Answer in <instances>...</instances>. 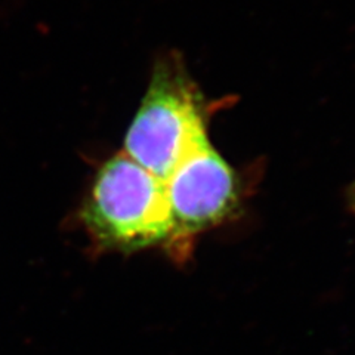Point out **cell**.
<instances>
[{
  "mask_svg": "<svg viewBox=\"0 0 355 355\" xmlns=\"http://www.w3.org/2000/svg\"><path fill=\"white\" fill-rule=\"evenodd\" d=\"M163 182L172 220V236L166 249L175 261L184 262L198 234L234 214L240 182L210 141L185 155Z\"/></svg>",
  "mask_w": 355,
  "mask_h": 355,
  "instance_id": "cell-3",
  "label": "cell"
},
{
  "mask_svg": "<svg viewBox=\"0 0 355 355\" xmlns=\"http://www.w3.org/2000/svg\"><path fill=\"white\" fill-rule=\"evenodd\" d=\"M209 105L178 52L154 62L123 151L162 181L207 137Z\"/></svg>",
  "mask_w": 355,
  "mask_h": 355,
  "instance_id": "cell-1",
  "label": "cell"
},
{
  "mask_svg": "<svg viewBox=\"0 0 355 355\" xmlns=\"http://www.w3.org/2000/svg\"><path fill=\"white\" fill-rule=\"evenodd\" d=\"M348 205H349V209L352 210V214L355 215V181L352 182V185L348 190Z\"/></svg>",
  "mask_w": 355,
  "mask_h": 355,
  "instance_id": "cell-4",
  "label": "cell"
},
{
  "mask_svg": "<svg viewBox=\"0 0 355 355\" xmlns=\"http://www.w3.org/2000/svg\"><path fill=\"white\" fill-rule=\"evenodd\" d=\"M83 218L107 249L166 248L172 236L164 182L123 151L99 169Z\"/></svg>",
  "mask_w": 355,
  "mask_h": 355,
  "instance_id": "cell-2",
  "label": "cell"
}]
</instances>
